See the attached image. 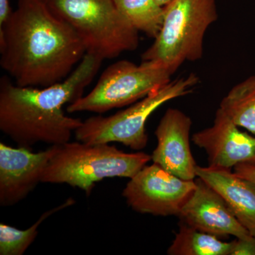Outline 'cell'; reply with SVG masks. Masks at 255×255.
I'll return each instance as SVG.
<instances>
[{"instance_id":"1","label":"cell","mask_w":255,"mask_h":255,"mask_svg":"<svg viewBox=\"0 0 255 255\" xmlns=\"http://www.w3.org/2000/svg\"><path fill=\"white\" fill-rule=\"evenodd\" d=\"M86 53L78 33L47 0H18L0 26V66L18 86L46 87L63 81Z\"/></svg>"},{"instance_id":"2","label":"cell","mask_w":255,"mask_h":255,"mask_svg":"<svg viewBox=\"0 0 255 255\" xmlns=\"http://www.w3.org/2000/svg\"><path fill=\"white\" fill-rule=\"evenodd\" d=\"M102 62L87 53L68 78L46 87L18 86L8 75L1 77V131L18 147L29 149L39 142L55 145L70 141L83 121L67 116L64 105L83 96Z\"/></svg>"},{"instance_id":"3","label":"cell","mask_w":255,"mask_h":255,"mask_svg":"<svg viewBox=\"0 0 255 255\" xmlns=\"http://www.w3.org/2000/svg\"><path fill=\"white\" fill-rule=\"evenodd\" d=\"M110 143L80 141L50 145L53 149L41 182L66 184L90 196L97 182L105 179H130L151 160L141 151L127 152Z\"/></svg>"},{"instance_id":"4","label":"cell","mask_w":255,"mask_h":255,"mask_svg":"<svg viewBox=\"0 0 255 255\" xmlns=\"http://www.w3.org/2000/svg\"><path fill=\"white\" fill-rule=\"evenodd\" d=\"M164 8L162 28L142 60L172 75L184 62L202 58L206 31L219 16L216 0H172Z\"/></svg>"},{"instance_id":"5","label":"cell","mask_w":255,"mask_h":255,"mask_svg":"<svg viewBox=\"0 0 255 255\" xmlns=\"http://www.w3.org/2000/svg\"><path fill=\"white\" fill-rule=\"evenodd\" d=\"M55 14L68 23L87 53L113 59L139 45V32L119 11L114 0H47Z\"/></svg>"},{"instance_id":"6","label":"cell","mask_w":255,"mask_h":255,"mask_svg":"<svg viewBox=\"0 0 255 255\" xmlns=\"http://www.w3.org/2000/svg\"><path fill=\"white\" fill-rule=\"evenodd\" d=\"M199 82L197 75L191 73L168 82L113 115L90 117L75 130V138L90 144L119 142L132 150H143L148 141L145 125L149 117L166 102L192 92Z\"/></svg>"},{"instance_id":"7","label":"cell","mask_w":255,"mask_h":255,"mask_svg":"<svg viewBox=\"0 0 255 255\" xmlns=\"http://www.w3.org/2000/svg\"><path fill=\"white\" fill-rule=\"evenodd\" d=\"M172 75L152 61L119 60L106 68L95 87L69 104L67 112L102 114L132 105L171 81Z\"/></svg>"},{"instance_id":"8","label":"cell","mask_w":255,"mask_h":255,"mask_svg":"<svg viewBox=\"0 0 255 255\" xmlns=\"http://www.w3.org/2000/svg\"><path fill=\"white\" fill-rule=\"evenodd\" d=\"M196 187L195 179H181L152 163L129 179L122 196L128 205L140 214L179 216Z\"/></svg>"},{"instance_id":"9","label":"cell","mask_w":255,"mask_h":255,"mask_svg":"<svg viewBox=\"0 0 255 255\" xmlns=\"http://www.w3.org/2000/svg\"><path fill=\"white\" fill-rule=\"evenodd\" d=\"M239 128L219 108L213 125L192 135L193 142L205 150L209 167L231 169L238 164L255 165V136Z\"/></svg>"},{"instance_id":"10","label":"cell","mask_w":255,"mask_h":255,"mask_svg":"<svg viewBox=\"0 0 255 255\" xmlns=\"http://www.w3.org/2000/svg\"><path fill=\"white\" fill-rule=\"evenodd\" d=\"M53 149L33 152L0 142V206L16 205L34 190L44 173Z\"/></svg>"},{"instance_id":"11","label":"cell","mask_w":255,"mask_h":255,"mask_svg":"<svg viewBox=\"0 0 255 255\" xmlns=\"http://www.w3.org/2000/svg\"><path fill=\"white\" fill-rule=\"evenodd\" d=\"M192 121L177 109L166 111L156 128L157 146L151 160L165 170L185 180L196 178V164L190 147Z\"/></svg>"},{"instance_id":"12","label":"cell","mask_w":255,"mask_h":255,"mask_svg":"<svg viewBox=\"0 0 255 255\" xmlns=\"http://www.w3.org/2000/svg\"><path fill=\"white\" fill-rule=\"evenodd\" d=\"M179 216L193 228L218 238H244L251 236L240 223L224 199L201 178Z\"/></svg>"},{"instance_id":"13","label":"cell","mask_w":255,"mask_h":255,"mask_svg":"<svg viewBox=\"0 0 255 255\" xmlns=\"http://www.w3.org/2000/svg\"><path fill=\"white\" fill-rule=\"evenodd\" d=\"M196 177L222 196L240 223L255 237V184L231 169L196 167Z\"/></svg>"},{"instance_id":"14","label":"cell","mask_w":255,"mask_h":255,"mask_svg":"<svg viewBox=\"0 0 255 255\" xmlns=\"http://www.w3.org/2000/svg\"><path fill=\"white\" fill-rule=\"evenodd\" d=\"M219 108L238 127L255 135V75L235 85L223 97Z\"/></svg>"},{"instance_id":"15","label":"cell","mask_w":255,"mask_h":255,"mask_svg":"<svg viewBox=\"0 0 255 255\" xmlns=\"http://www.w3.org/2000/svg\"><path fill=\"white\" fill-rule=\"evenodd\" d=\"M232 243L183 223L167 250L169 255H230Z\"/></svg>"},{"instance_id":"16","label":"cell","mask_w":255,"mask_h":255,"mask_svg":"<svg viewBox=\"0 0 255 255\" xmlns=\"http://www.w3.org/2000/svg\"><path fill=\"white\" fill-rule=\"evenodd\" d=\"M117 9L138 32L155 38L163 23L164 8L155 0H114Z\"/></svg>"},{"instance_id":"17","label":"cell","mask_w":255,"mask_h":255,"mask_svg":"<svg viewBox=\"0 0 255 255\" xmlns=\"http://www.w3.org/2000/svg\"><path fill=\"white\" fill-rule=\"evenodd\" d=\"M75 204V200L73 198H68L63 204L43 213L33 226L26 230H19L4 223H0V255L24 254L38 236L40 225L55 213Z\"/></svg>"},{"instance_id":"18","label":"cell","mask_w":255,"mask_h":255,"mask_svg":"<svg viewBox=\"0 0 255 255\" xmlns=\"http://www.w3.org/2000/svg\"><path fill=\"white\" fill-rule=\"evenodd\" d=\"M231 243L232 246L230 255H255V236L236 238Z\"/></svg>"},{"instance_id":"19","label":"cell","mask_w":255,"mask_h":255,"mask_svg":"<svg viewBox=\"0 0 255 255\" xmlns=\"http://www.w3.org/2000/svg\"><path fill=\"white\" fill-rule=\"evenodd\" d=\"M234 173L243 179L251 181L255 184V165L254 164H238L234 167Z\"/></svg>"},{"instance_id":"20","label":"cell","mask_w":255,"mask_h":255,"mask_svg":"<svg viewBox=\"0 0 255 255\" xmlns=\"http://www.w3.org/2000/svg\"><path fill=\"white\" fill-rule=\"evenodd\" d=\"M12 11L9 0H0V26L7 21Z\"/></svg>"},{"instance_id":"21","label":"cell","mask_w":255,"mask_h":255,"mask_svg":"<svg viewBox=\"0 0 255 255\" xmlns=\"http://www.w3.org/2000/svg\"><path fill=\"white\" fill-rule=\"evenodd\" d=\"M155 1L161 6H164L168 4L169 1H172V0H155Z\"/></svg>"}]
</instances>
